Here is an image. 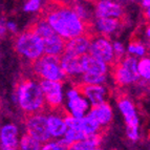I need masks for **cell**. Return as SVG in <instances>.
<instances>
[{"label": "cell", "instance_id": "39", "mask_svg": "<svg viewBox=\"0 0 150 150\" xmlns=\"http://www.w3.org/2000/svg\"><path fill=\"white\" fill-rule=\"evenodd\" d=\"M42 1H43V2H45V1H47V0H42Z\"/></svg>", "mask_w": 150, "mask_h": 150}, {"label": "cell", "instance_id": "7", "mask_svg": "<svg viewBox=\"0 0 150 150\" xmlns=\"http://www.w3.org/2000/svg\"><path fill=\"white\" fill-rule=\"evenodd\" d=\"M89 54L109 65L115 64V61H118L113 50V41L106 36L96 35L91 38Z\"/></svg>", "mask_w": 150, "mask_h": 150}, {"label": "cell", "instance_id": "40", "mask_svg": "<svg viewBox=\"0 0 150 150\" xmlns=\"http://www.w3.org/2000/svg\"><path fill=\"white\" fill-rule=\"evenodd\" d=\"M149 56H150V53H149Z\"/></svg>", "mask_w": 150, "mask_h": 150}, {"label": "cell", "instance_id": "15", "mask_svg": "<svg viewBox=\"0 0 150 150\" xmlns=\"http://www.w3.org/2000/svg\"><path fill=\"white\" fill-rule=\"evenodd\" d=\"M90 42H91V38L87 34L69 39L65 43L64 54L74 56V57H83L89 54Z\"/></svg>", "mask_w": 150, "mask_h": 150}, {"label": "cell", "instance_id": "21", "mask_svg": "<svg viewBox=\"0 0 150 150\" xmlns=\"http://www.w3.org/2000/svg\"><path fill=\"white\" fill-rule=\"evenodd\" d=\"M102 137L100 133L93 135H89L84 140L70 144L67 147V150H93L101 146Z\"/></svg>", "mask_w": 150, "mask_h": 150}, {"label": "cell", "instance_id": "1", "mask_svg": "<svg viewBox=\"0 0 150 150\" xmlns=\"http://www.w3.org/2000/svg\"><path fill=\"white\" fill-rule=\"evenodd\" d=\"M43 17L65 41L86 35L87 33L88 23L78 16L71 5L50 2L45 5Z\"/></svg>", "mask_w": 150, "mask_h": 150}, {"label": "cell", "instance_id": "11", "mask_svg": "<svg viewBox=\"0 0 150 150\" xmlns=\"http://www.w3.org/2000/svg\"><path fill=\"white\" fill-rule=\"evenodd\" d=\"M20 130L17 124L6 122L0 129V147L1 150H19Z\"/></svg>", "mask_w": 150, "mask_h": 150}, {"label": "cell", "instance_id": "27", "mask_svg": "<svg viewBox=\"0 0 150 150\" xmlns=\"http://www.w3.org/2000/svg\"><path fill=\"white\" fill-rule=\"evenodd\" d=\"M43 10L42 0H25L22 5V11L26 14H37Z\"/></svg>", "mask_w": 150, "mask_h": 150}, {"label": "cell", "instance_id": "24", "mask_svg": "<svg viewBox=\"0 0 150 150\" xmlns=\"http://www.w3.org/2000/svg\"><path fill=\"white\" fill-rule=\"evenodd\" d=\"M109 80V75H91L84 73L80 77L78 84L80 85H106Z\"/></svg>", "mask_w": 150, "mask_h": 150}, {"label": "cell", "instance_id": "12", "mask_svg": "<svg viewBox=\"0 0 150 150\" xmlns=\"http://www.w3.org/2000/svg\"><path fill=\"white\" fill-rule=\"evenodd\" d=\"M65 118L66 113L61 111V109H50L47 112V125L52 139L59 140L64 137L68 129Z\"/></svg>", "mask_w": 150, "mask_h": 150}, {"label": "cell", "instance_id": "33", "mask_svg": "<svg viewBox=\"0 0 150 150\" xmlns=\"http://www.w3.org/2000/svg\"><path fill=\"white\" fill-rule=\"evenodd\" d=\"M6 32H8V30H6V25H5V20L3 18H1V22H0V34H1V37H4Z\"/></svg>", "mask_w": 150, "mask_h": 150}, {"label": "cell", "instance_id": "5", "mask_svg": "<svg viewBox=\"0 0 150 150\" xmlns=\"http://www.w3.org/2000/svg\"><path fill=\"white\" fill-rule=\"evenodd\" d=\"M139 59L132 56H125L118 60L113 69L115 82L121 87H129L141 81L139 75Z\"/></svg>", "mask_w": 150, "mask_h": 150}, {"label": "cell", "instance_id": "38", "mask_svg": "<svg viewBox=\"0 0 150 150\" xmlns=\"http://www.w3.org/2000/svg\"><path fill=\"white\" fill-rule=\"evenodd\" d=\"M93 150H103L102 148H100V147H98V148H95V149H93Z\"/></svg>", "mask_w": 150, "mask_h": 150}, {"label": "cell", "instance_id": "32", "mask_svg": "<svg viewBox=\"0 0 150 150\" xmlns=\"http://www.w3.org/2000/svg\"><path fill=\"white\" fill-rule=\"evenodd\" d=\"M142 35H143L142 40L144 41L148 46H150V23H148L145 28H144Z\"/></svg>", "mask_w": 150, "mask_h": 150}, {"label": "cell", "instance_id": "37", "mask_svg": "<svg viewBox=\"0 0 150 150\" xmlns=\"http://www.w3.org/2000/svg\"><path fill=\"white\" fill-rule=\"evenodd\" d=\"M85 1H87V2H90V3H93V2H97L98 0H85Z\"/></svg>", "mask_w": 150, "mask_h": 150}, {"label": "cell", "instance_id": "34", "mask_svg": "<svg viewBox=\"0 0 150 150\" xmlns=\"http://www.w3.org/2000/svg\"><path fill=\"white\" fill-rule=\"evenodd\" d=\"M139 3L144 10L150 8V0H139Z\"/></svg>", "mask_w": 150, "mask_h": 150}, {"label": "cell", "instance_id": "36", "mask_svg": "<svg viewBox=\"0 0 150 150\" xmlns=\"http://www.w3.org/2000/svg\"><path fill=\"white\" fill-rule=\"evenodd\" d=\"M123 4H126V3H134V2H139V0H119Z\"/></svg>", "mask_w": 150, "mask_h": 150}, {"label": "cell", "instance_id": "22", "mask_svg": "<svg viewBox=\"0 0 150 150\" xmlns=\"http://www.w3.org/2000/svg\"><path fill=\"white\" fill-rule=\"evenodd\" d=\"M90 2H87L85 0H76L71 4L75 12L78 14V16L84 20L86 23L93 22L95 19V13H93V8L89 5Z\"/></svg>", "mask_w": 150, "mask_h": 150}, {"label": "cell", "instance_id": "28", "mask_svg": "<svg viewBox=\"0 0 150 150\" xmlns=\"http://www.w3.org/2000/svg\"><path fill=\"white\" fill-rule=\"evenodd\" d=\"M67 147L68 144L63 139H59V140L52 139L47 142L43 143L41 150H67Z\"/></svg>", "mask_w": 150, "mask_h": 150}, {"label": "cell", "instance_id": "2", "mask_svg": "<svg viewBox=\"0 0 150 150\" xmlns=\"http://www.w3.org/2000/svg\"><path fill=\"white\" fill-rule=\"evenodd\" d=\"M12 102L28 115L43 111L46 102L41 83L36 79L20 81L12 93Z\"/></svg>", "mask_w": 150, "mask_h": 150}, {"label": "cell", "instance_id": "31", "mask_svg": "<svg viewBox=\"0 0 150 150\" xmlns=\"http://www.w3.org/2000/svg\"><path fill=\"white\" fill-rule=\"evenodd\" d=\"M5 25H6V30H8V33H11V34H13V35H18L19 28H18V24L16 21L5 20Z\"/></svg>", "mask_w": 150, "mask_h": 150}, {"label": "cell", "instance_id": "17", "mask_svg": "<svg viewBox=\"0 0 150 150\" xmlns=\"http://www.w3.org/2000/svg\"><path fill=\"white\" fill-rule=\"evenodd\" d=\"M81 90L93 107L107 102L109 93L106 85H81Z\"/></svg>", "mask_w": 150, "mask_h": 150}, {"label": "cell", "instance_id": "20", "mask_svg": "<svg viewBox=\"0 0 150 150\" xmlns=\"http://www.w3.org/2000/svg\"><path fill=\"white\" fill-rule=\"evenodd\" d=\"M43 43H44V52L46 55L61 57L64 54L66 41L58 35L57 33H54L43 39Z\"/></svg>", "mask_w": 150, "mask_h": 150}, {"label": "cell", "instance_id": "6", "mask_svg": "<svg viewBox=\"0 0 150 150\" xmlns=\"http://www.w3.org/2000/svg\"><path fill=\"white\" fill-rule=\"evenodd\" d=\"M24 127L25 132L42 144L52 140L47 125V113L44 111L28 115V118L25 119Z\"/></svg>", "mask_w": 150, "mask_h": 150}, {"label": "cell", "instance_id": "35", "mask_svg": "<svg viewBox=\"0 0 150 150\" xmlns=\"http://www.w3.org/2000/svg\"><path fill=\"white\" fill-rule=\"evenodd\" d=\"M144 16H145L146 20L150 23V8H145V10H144Z\"/></svg>", "mask_w": 150, "mask_h": 150}, {"label": "cell", "instance_id": "9", "mask_svg": "<svg viewBox=\"0 0 150 150\" xmlns=\"http://www.w3.org/2000/svg\"><path fill=\"white\" fill-rule=\"evenodd\" d=\"M118 109L127 129H140V117L138 108L130 98L123 96L118 100Z\"/></svg>", "mask_w": 150, "mask_h": 150}, {"label": "cell", "instance_id": "23", "mask_svg": "<svg viewBox=\"0 0 150 150\" xmlns=\"http://www.w3.org/2000/svg\"><path fill=\"white\" fill-rule=\"evenodd\" d=\"M148 53V45L146 44L141 38H135L130 41L127 45V55L132 56V57L141 58L147 56Z\"/></svg>", "mask_w": 150, "mask_h": 150}, {"label": "cell", "instance_id": "8", "mask_svg": "<svg viewBox=\"0 0 150 150\" xmlns=\"http://www.w3.org/2000/svg\"><path fill=\"white\" fill-rule=\"evenodd\" d=\"M41 87L44 93L46 106L50 109H61L64 106L65 88L61 81L41 80Z\"/></svg>", "mask_w": 150, "mask_h": 150}, {"label": "cell", "instance_id": "4", "mask_svg": "<svg viewBox=\"0 0 150 150\" xmlns=\"http://www.w3.org/2000/svg\"><path fill=\"white\" fill-rule=\"evenodd\" d=\"M33 73L41 80L50 81H65L67 79L61 65V58L57 56L43 55L32 63Z\"/></svg>", "mask_w": 150, "mask_h": 150}, {"label": "cell", "instance_id": "25", "mask_svg": "<svg viewBox=\"0 0 150 150\" xmlns=\"http://www.w3.org/2000/svg\"><path fill=\"white\" fill-rule=\"evenodd\" d=\"M42 143L33 138L32 135L25 132L21 135L19 143V150H41Z\"/></svg>", "mask_w": 150, "mask_h": 150}, {"label": "cell", "instance_id": "19", "mask_svg": "<svg viewBox=\"0 0 150 150\" xmlns=\"http://www.w3.org/2000/svg\"><path fill=\"white\" fill-rule=\"evenodd\" d=\"M89 115L98 121L102 128L108 127L113 121V108L108 102L102 103L100 105L91 107Z\"/></svg>", "mask_w": 150, "mask_h": 150}, {"label": "cell", "instance_id": "30", "mask_svg": "<svg viewBox=\"0 0 150 150\" xmlns=\"http://www.w3.org/2000/svg\"><path fill=\"white\" fill-rule=\"evenodd\" d=\"M113 50L118 60H121L122 58L127 56V46L120 40L113 41Z\"/></svg>", "mask_w": 150, "mask_h": 150}, {"label": "cell", "instance_id": "16", "mask_svg": "<svg viewBox=\"0 0 150 150\" xmlns=\"http://www.w3.org/2000/svg\"><path fill=\"white\" fill-rule=\"evenodd\" d=\"M60 58L61 65H62V68L66 77L78 82L80 77L83 75V65L81 57H74L67 54H63Z\"/></svg>", "mask_w": 150, "mask_h": 150}, {"label": "cell", "instance_id": "26", "mask_svg": "<svg viewBox=\"0 0 150 150\" xmlns=\"http://www.w3.org/2000/svg\"><path fill=\"white\" fill-rule=\"evenodd\" d=\"M139 75L141 81L143 83H150V56L147 55L145 57L139 59Z\"/></svg>", "mask_w": 150, "mask_h": 150}, {"label": "cell", "instance_id": "10", "mask_svg": "<svg viewBox=\"0 0 150 150\" xmlns=\"http://www.w3.org/2000/svg\"><path fill=\"white\" fill-rule=\"evenodd\" d=\"M95 18H117L122 19L125 10L119 0H98L93 5Z\"/></svg>", "mask_w": 150, "mask_h": 150}, {"label": "cell", "instance_id": "14", "mask_svg": "<svg viewBox=\"0 0 150 150\" xmlns=\"http://www.w3.org/2000/svg\"><path fill=\"white\" fill-rule=\"evenodd\" d=\"M93 106L90 105L89 101L84 97L83 93L69 100H65L64 103V111L66 115L75 117V118H84L89 113Z\"/></svg>", "mask_w": 150, "mask_h": 150}, {"label": "cell", "instance_id": "3", "mask_svg": "<svg viewBox=\"0 0 150 150\" xmlns=\"http://www.w3.org/2000/svg\"><path fill=\"white\" fill-rule=\"evenodd\" d=\"M14 50L21 59L30 63H34L45 55L42 38L37 35L33 28L24 30L16 36Z\"/></svg>", "mask_w": 150, "mask_h": 150}, {"label": "cell", "instance_id": "13", "mask_svg": "<svg viewBox=\"0 0 150 150\" xmlns=\"http://www.w3.org/2000/svg\"><path fill=\"white\" fill-rule=\"evenodd\" d=\"M93 30L97 35L112 37L117 36L122 30L123 24L121 19L117 18H95L91 22Z\"/></svg>", "mask_w": 150, "mask_h": 150}, {"label": "cell", "instance_id": "18", "mask_svg": "<svg viewBox=\"0 0 150 150\" xmlns=\"http://www.w3.org/2000/svg\"><path fill=\"white\" fill-rule=\"evenodd\" d=\"M83 65V74H91V75H109L110 65L93 57L90 54L81 57Z\"/></svg>", "mask_w": 150, "mask_h": 150}, {"label": "cell", "instance_id": "29", "mask_svg": "<svg viewBox=\"0 0 150 150\" xmlns=\"http://www.w3.org/2000/svg\"><path fill=\"white\" fill-rule=\"evenodd\" d=\"M85 138H86L85 134L83 132H81V131H79V130L73 129V128H68L67 131L65 132L64 137H63L62 139L67 143L68 146H69L70 144L79 142V141H81V140H84Z\"/></svg>", "mask_w": 150, "mask_h": 150}]
</instances>
